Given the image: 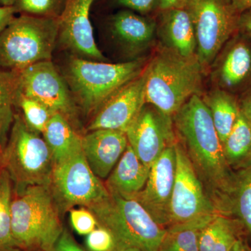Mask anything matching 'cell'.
<instances>
[{
  "instance_id": "cell-1",
  "label": "cell",
  "mask_w": 251,
  "mask_h": 251,
  "mask_svg": "<svg viewBox=\"0 0 251 251\" xmlns=\"http://www.w3.org/2000/svg\"><path fill=\"white\" fill-rule=\"evenodd\" d=\"M173 120L176 138L218 214L233 216L237 173L226 161L223 144L201 96H193Z\"/></svg>"
},
{
  "instance_id": "cell-2",
  "label": "cell",
  "mask_w": 251,
  "mask_h": 251,
  "mask_svg": "<svg viewBox=\"0 0 251 251\" xmlns=\"http://www.w3.org/2000/svg\"><path fill=\"white\" fill-rule=\"evenodd\" d=\"M145 101L173 117L193 96H202L203 71L197 57L160 46L146 66Z\"/></svg>"
},
{
  "instance_id": "cell-3",
  "label": "cell",
  "mask_w": 251,
  "mask_h": 251,
  "mask_svg": "<svg viewBox=\"0 0 251 251\" xmlns=\"http://www.w3.org/2000/svg\"><path fill=\"white\" fill-rule=\"evenodd\" d=\"M49 186L35 185L14 191L11 218L15 247L52 251L64 226Z\"/></svg>"
},
{
  "instance_id": "cell-4",
  "label": "cell",
  "mask_w": 251,
  "mask_h": 251,
  "mask_svg": "<svg viewBox=\"0 0 251 251\" xmlns=\"http://www.w3.org/2000/svg\"><path fill=\"white\" fill-rule=\"evenodd\" d=\"M146 59L110 64L75 57L67 67V82L80 106L87 114L97 113L107 100L140 75Z\"/></svg>"
},
{
  "instance_id": "cell-5",
  "label": "cell",
  "mask_w": 251,
  "mask_h": 251,
  "mask_svg": "<svg viewBox=\"0 0 251 251\" xmlns=\"http://www.w3.org/2000/svg\"><path fill=\"white\" fill-rule=\"evenodd\" d=\"M88 209L97 218L99 225L113 234L117 251L129 247L143 251H161L167 229L156 223L135 200L110 194Z\"/></svg>"
},
{
  "instance_id": "cell-6",
  "label": "cell",
  "mask_w": 251,
  "mask_h": 251,
  "mask_svg": "<svg viewBox=\"0 0 251 251\" xmlns=\"http://www.w3.org/2000/svg\"><path fill=\"white\" fill-rule=\"evenodd\" d=\"M59 18L25 14L0 34V67L20 72L50 60L59 36Z\"/></svg>"
},
{
  "instance_id": "cell-7",
  "label": "cell",
  "mask_w": 251,
  "mask_h": 251,
  "mask_svg": "<svg viewBox=\"0 0 251 251\" xmlns=\"http://www.w3.org/2000/svg\"><path fill=\"white\" fill-rule=\"evenodd\" d=\"M39 134L28 126L22 115L15 114L1 165L11 176L14 191L35 185L49 186L50 183L53 157Z\"/></svg>"
},
{
  "instance_id": "cell-8",
  "label": "cell",
  "mask_w": 251,
  "mask_h": 251,
  "mask_svg": "<svg viewBox=\"0 0 251 251\" xmlns=\"http://www.w3.org/2000/svg\"><path fill=\"white\" fill-rule=\"evenodd\" d=\"M184 7L192 20L196 57L206 74L220 50L237 32L239 13L232 0H188Z\"/></svg>"
},
{
  "instance_id": "cell-9",
  "label": "cell",
  "mask_w": 251,
  "mask_h": 251,
  "mask_svg": "<svg viewBox=\"0 0 251 251\" xmlns=\"http://www.w3.org/2000/svg\"><path fill=\"white\" fill-rule=\"evenodd\" d=\"M49 186L62 214L75 206L89 208L110 196L103 180L91 170L82 148L54 165Z\"/></svg>"
},
{
  "instance_id": "cell-10",
  "label": "cell",
  "mask_w": 251,
  "mask_h": 251,
  "mask_svg": "<svg viewBox=\"0 0 251 251\" xmlns=\"http://www.w3.org/2000/svg\"><path fill=\"white\" fill-rule=\"evenodd\" d=\"M175 148L176 171L170 209L169 227L211 219L217 215L219 214L206 196L187 153L178 140Z\"/></svg>"
},
{
  "instance_id": "cell-11",
  "label": "cell",
  "mask_w": 251,
  "mask_h": 251,
  "mask_svg": "<svg viewBox=\"0 0 251 251\" xmlns=\"http://www.w3.org/2000/svg\"><path fill=\"white\" fill-rule=\"evenodd\" d=\"M14 72L18 92L44 104L54 113L61 114L70 122L75 119L76 110L70 91L50 60Z\"/></svg>"
},
{
  "instance_id": "cell-12",
  "label": "cell",
  "mask_w": 251,
  "mask_h": 251,
  "mask_svg": "<svg viewBox=\"0 0 251 251\" xmlns=\"http://www.w3.org/2000/svg\"><path fill=\"white\" fill-rule=\"evenodd\" d=\"M125 133L128 145L149 168L177 141L173 117L150 103L144 105Z\"/></svg>"
},
{
  "instance_id": "cell-13",
  "label": "cell",
  "mask_w": 251,
  "mask_h": 251,
  "mask_svg": "<svg viewBox=\"0 0 251 251\" xmlns=\"http://www.w3.org/2000/svg\"><path fill=\"white\" fill-rule=\"evenodd\" d=\"M214 87L238 96L251 86V37L237 31L211 64Z\"/></svg>"
},
{
  "instance_id": "cell-14",
  "label": "cell",
  "mask_w": 251,
  "mask_h": 251,
  "mask_svg": "<svg viewBox=\"0 0 251 251\" xmlns=\"http://www.w3.org/2000/svg\"><path fill=\"white\" fill-rule=\"evenodd\" d=\"M176 171L175 145L168 147L150 168L146 184L135 201L153 219L168 228L171 225L170 209Z\"/></svg>"
},
{
  "instance_id": "cell-15",
  "label": "cell",
  "mask_w": 251,
  "mask_h": 251,
  "mask_svg": "<svg viewBox=\"0 0 251 251\" xmlns=\"http://www.w3.org/2000/svg\"><path fill=\"white\" fill-rule=\"evenodd\" d=\"M146 80L145 67L140 75L123 86L102 105L87 126V131L111 129L125 133L146 103Z\"/></svg>"
},
{
  "instance_id": "cell-16",
  "label": "cell",
  "mask_w": 251,
  "mask_h": 251,
  "mask_svg": "<svg viewBox=\"0 0 251 251\" xmlns=\"http://www.w3.org/2000/svg\"><path fill=\"white\" fill-rule=\"evenodd\" d=\"M94 0H67L59 16V36L63 45L86 58L103 62L97 47L90 19Z\"/></svg>"
},
{
  "instance_id": "cell-17",
  "label": "cell",
  "mask_w": 251,
  "mask_h": 251,
  "mask_svg": "<svg viewBox=\"0 0 251 251\" xmlns=\"http://www.w3.org/2000/svg\"><path fill=\"white\" fill-rule=\"evenodd\" d=\"M125 132L111 129L90 130L82 136V148L96 176L106 179L128 146Z\"/></svg>"
},
{
  "instance_id": "cell-18",
  "label": "cell",
  "mask_w": 251,
  "mask_h": 251,
  "mask_svg": "<svg viewBox=\"0 0 251 251\" xmlns=\"http://www.w3.org/2000/svg\"><path fill=\"white\" fill-rule=\"evenodd\" d=\"M156 34L163 47L183 57H196L197 44L191 16L185 7L162 11Z\"/></svg>"
},
{
  "instance_id": "cell-19",
  "label": "cell",
  "mask_w": 251,
  "mask_h": 251,
  "mask_svg": "<svg viewBox=\"0 0 251 251\" xmlns=\"http://www.w3.org/2000/svg\"><path fill=\"white\" fill-rule=\"evenodd\" d=\"M110 30L115 41L132 56L151 48L156 35V24L130 11H122L112 18Z\"/></svg>"
},
{
  "instance_id": "cell-20",
  "label": "cell",
  "mask_w": 251,
  "mask_h": 251,
  "mask_svg": "<svg viewBox=\"0 0 251 251\" xmlns=\"http://www.w3.org/2000/svg\"><path fill=\"white\" fill-rule=\"evenodd\" d=\"M150 171L128 145L104 183L110 194L135 200L145 187Z\"/></svg>"
},
{
  "instance_id": "cell-21",
  "label": "cell",
  "mask_w": 251,
  "mask_h": 251,
  "mask_svg": "<svg viewBox=\"0 0 251 251\" xmlns=\"http://www.w3.org/2000/svg\"><path fill=\"white\" fill-rule=\"evenodd\" d=\"M243 229L237 218L217 214L200 233V251H230L242 237Z\"/></svg>"
},
{
  "instance_id": "cell-22",
  "label": "cell",
  "mask_w": 251,
  "mask_h": 251,
  "mask_svg": "<svg viewBox=\"0 0 251 251\" xmlns=\"http://www.w3.org/2000/svg\"><path fill=\"white\" fill-rule=\"evenodd\" d=\"M201 98L210 112L214 126L223 144L233 128L241 113L237 96L214 87L209 92L203 93Z\"/></svg>"
},
{
  "instance_id": "cell-23",
  "label": "cell",
  "mask_w": 251,
  "mask_h": 251,
  "mask_svg": "<svg viewBox=\"0 0 251 251\" xmlns=\"http://www.w3.org/2000/svg\"><path fill=\"white\" fill-rule=\"evenodd\" d=\"M42 134L52 153L54 165L64 161L82 148V136L61 114L52 115Z\"/></svg>"
},
{
  "instance_id": "cell-24",
  "label": "cell",
  "mask_w": 251,
  "mask_h": 251,
  "mask_svg": "<svg viewBox=\"0 0 251 251\" xmlns=\"http://www.w3.org/2000/svg\"><path fill=\"white\" fill-rule=\"evenodd\" d=\"M223 148L226 161L234 171L251 165V122L242 113L223 143Z\"/></svg>"
},
{
  "instance_id": "cell-25",
  "label": "cell",
  "mask_w": 251,
  "mask_h": 251,
  "mask_svg": "<svg viewBox=\"0 0 251 251\" xmlns=\"http://www.w3.org/2000/svg\"><path fill=\"white\" fill-rule=\"evenodd\" d=\"M211 219L199 220L168 227L160 251H200V233Z\"/></svg>"
},
{
  "instance_id": "cell-26",
  "label": "cell",
  "mask_w": 251,
  "mask_h": 251,
  "mask_svg": "<svg viewBox=\"0 0 251 251\" xmlns=\"http://www.w3.org/2000/svg\"><path fill=\"white\" fill-rule=\"evenodd\" d=\"M16 90V73L0 69V143L3 151L14 123Z\"/></svg>"
},
{
  "instance_id": "cell-27",
  "label": "cell",
  "mask_w": 251,
  "mask_h": 251,
  "mask_svg": "<svg viewBox=\"0 0 251 251\" xmlns=\"http://www.w3.org/2000/svg\"><path fill=\"white\" fill-rule=\"evenodd\" d=\"M14 184L4 169L0 171V249L15 247L12 234L11 205Z\"/></svg>"
},
{
  "instance_id": "cell-28",
  "label": "cell",
  "mask_w": 251,
  "mask_h": 251,
  "mask_svg": "<svg viewBox=\"0 0 251 251\" xmlns=\"http://www.w3.org/2000/svg\"><path fill=\"white\" fill-rule=\"evenodd\" d=\"M237 181L232 198V214L251 236V165L236 172Z\"/></svg>"
},
{
  "instance_id": "cell-29",
  "label": "cell",
  "mask_w": 251,
  "mask_h": 251,
  "mask_svg": "<svg viewBox=\"0 0 251 251\" xmlns=\"http://www.w3.org/2000/svg\"><path fill=\"white\" fill-rule=\"evenodd\" d=\"M16 105L21 108L22 117L28 126L38 133H43L53 115L44 104L25 97L16 90Z\"/></svg>"
},
{
  "instance_id": "cell-30",
  "label": "cell",
  "mask_w": 251,
  "mask_h": 251,
  "mask_svg": "<svg viewBox=\"0 0 251 251\" xmlns=\"http://www.w3.org/2000/svg\"><path fill=\"white\" fill-rule=\"evenodd\" d=\"M67 0H17L15 7L31 16L59 18Z\"/></svg>"
},
{
  "instance_id": "cell-31",
  "label": "cell",
  "mask_w": 251,
  "mask_h": 251,
  "mask_svg": "<svg viewBox=\"0 0 251 251\" xmlns=\"http://www.w3.org/2000/svg\"><path fill=\"white\" fill-rule=\"evenodd\" d=\"M69 217L73 229L80 235L87 236L99 226L93 213L85 206L69 210Z\"/></svg>"
},
{
  "instance_id": "cell-32",
  "label": "cell",
  "mask_w": 251,
  "mask_h": 251,
  "mask_svg": "<svg viewBox=\"0 0 251 251\" xmlns=\"http://www.w3.org/2000/svg\"><path fill=\"white\" fill-rule=\"evenodd\" d=\"M85 244L88 251H116L117 248L113 234L100 225L87 234Z\"/></svg>"
},
{
  "instance_id": "cell-33",
  "label": "cell",
  "mask_w": 251,
  "mask_h": 251,
  "mask_svg": "<svg viewBox=\"0 0 251 251\" xmlns=\"http://www.w3.org/2000/svg\"><path fill=\"white\" fill-rule=\"evenodd\" d=\"M52 251H86L77 244L69 229L64 227Z\"/></svg>"
},
{
  "instance_id": "cell-34",
  "label": "cell",
  "mask_w": 251,
  "mask_h": 251,
  "mask_svg": "<svg viewBox=\"0 0 251 251\" xmlns=\"http://www.w3.org/2000/svg\"><path fill=\"white\" fill-rule=\"evenodd\" d=\"M157 0H117L118 4L142 14H148L156 8Z\"/></svg>"
},
{
  "instance_id": "cell-35",
  "label": "cell",
  "mask_w": 251,
  "mask_h": 251,
  "mask_svg": "<svg viewBox=\"0 0 251 251\" xmlns=\"http://www.w3.org/2000/svg\"><path fill=\"white\" fill-rule=\"evenodd\" d=\"M17 9L14 6H6L0 5V34L14 21Z\"/></svg>"
},
{
  "instance_id": "cell-36",
  "label": "cell",
  "mask_w": 251,
  "mask_h": 251,
  "mask_svg": "<svg viewBox=\"0 0 251 251\" xmlns=\"http://www.w3.org/2000/svg\"><path fill=\"white\" fill-rule=\"evenodd\" d=\"M237 31L251 37V8L239 14L237 21Z\"/></svg>"
},
{
  "instance_id": "cell-37",
  "label": "cell",
  "mask_w": 251,
  "mask_h": 251,
  "mask_svg": "<svg viewBox=\"0 0 251 251\" xmlns=\"http://www.w3.org/2000/svg\"><path fill=\"white\" fill-rule=\"evenodd\" d=\"M239 108L243 116L251 122V86L239 95Z\"/></svg>"
},
{
  "instance_id": "cell-38",
  "label": "cell",
  "mask_w": 251,
  "mask_h": 251,
  "mask_svg": "<svg viewBox=\"0 0 251 251\" xmlns=\"http://www.w3.org/2000/svg\"><path fill=\"white\" fill-rule=\"evenodd\" d=\"M188 0H157L156 8L160 11L173 9V8L184 7Z\"/></svg>"
},
{
  "instance_id": "cell-39",
  "label": "cell",
  "mask_w": 251,
  "mask_h": 251,
  "mask_svg": "<svg viewBox=\"0 0 251 251\" xmlns=\"http://www.w3.org/2000/svg\"><path fill=\"white\" fill-rule=\"evenodd\" d=\"M232 2L239 14L251 8V0H232Z\"/></svg>"
},
{
  "instance_id": "cell-40",
  "label": "cell",
  "mask_w": 251,
  "mask_h": 251,
  "mask_svg": "<svg viewBox=\"0 0 251 251\" xmlns=\"http://www.w3.org/2000/svg\"><path fill=\"white\" fill-rule=\"evenodd\" d=\"M230 251H251V248L249 245L247 241L241 237L237 243L234 244L233 248Z\"/></svg>"
},
{
  "instance_id": "cell-41",
  "label": "cell",
  "mask_w": 251,
  "mask_h": 251,
  "mask_svg": "<svg viewBox=\"0 0 251 251\" xmlns=\"http://www.w3.org/2000/svg\"><path fill=\"white\" fill-rule=\"evenodd\" d=\"M16 1L17 0H0V5L6 6H15Z\"/></svg>"
},
{
  "instance_id": "cell-42",
  "label": "cell",
  "mask_w": 251,
  "mask_h": 251,
  "mask_svg": "<svg viewBox=\"0 0 251 251\" xmlns=\"http://www.w3.org/2000/svg\"><path fill=\"white\" fill-rule=\"evenodd\" d=\"M0 251H34L31 250H27V249H21L19 247H12L6 248V249H0Z\"/></svg>"
},
{
  "instance_id": "cell-43",
  "label": "cell",
  "mask_w": 251,
  "mask_h": 251,
  "mask_svg": "<svg viewBox=\"0 0 251 251\" xmlns=\"http://www.w3.org/2000/svg\"><path fill=\"white\" fill-rule=\"evenodd\" d=\"M117 251H143L140 250L139 249H137V248L133 247H129V248H125V249H120V250H118Z\"/></svg>"
},
{
  "instance_id": "cell-44",
  "label": "cell",
  "mask_w": 251,
  "mask_h": 251,
  "mask_svg": "<svg viewBox=\"0 0 251 251\" xmlns=\"http://www.w3.org/2000/svg\"><path fill=\"white\" fill-rule=\"evenodd\" d=\"M2 157H3V150L1 148V143H0V168H1V165H2Z\"/></svg>"
},
{
  "instance_id": "cell-45",
  "label": "cell",
  "mask_w": 251,
  "mask_h": 251,
  "mask_svg": "<svg viewBox=\"0 0 251 251\" xmlns=\"http://www.w3.org/2000/svg\"><path fill=\"white\" fill-rule=\"evenodd\" d=\"M1 169H2V168H0V171H1Z\"/></svg>"
}]
</instances>
